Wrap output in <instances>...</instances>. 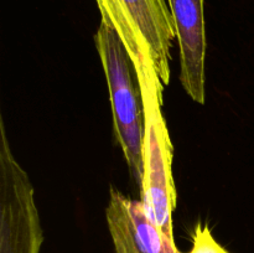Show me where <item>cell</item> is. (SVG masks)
Segmentation results:
<instances>
[{"instance_id": "cell-4", "label": "cell", "mask_w": 254, "mask_h": 253, "mask_svg": "<svg viewBox=\"0 0 254 253\" xmlns=\"http://www.w3.org/2000/svg\"><path fill=\"white\" fill-rule=\"evenodd\" d=\"M42 241L34 188L12 154L0 118V253H40Z\"/></svg>"}, {"instance_id": "cell-3", "label": "cell", "mask_w": 254, "mask_h": 253, "mask_svg": "<svg viewBox=\"0 0 254 253\" xmlns=\"http://www.w3.org/2000/svg\"><path fill=\"white\" fill-rule=\"evenodd\" d=\"M101 19L121 37L131 63L150 61L164 86L170 83L171 47L176 39L166 0H96Z\"/></svg>"}, {"instance_id": "cell-1", "label": "cell", "mask_w": 254, "mask_h": 253, "mask_svg": "<svg viewBox=\"0 0 254 253\" xmlns=\"http://www.w3.org/2000/svg\"><path fill=\"white\" fill-rule=\"evenodd\" d=\"M133 67L140 89L145 126L140 200L150 220L174 240L173 212L178 196L173 178L174 148L161 108L165 86L149 61Z\"/></svg>"}, {"instance_id": "cell-7", "label": "cell", "mask_w": 254, "mask_h": 253, "mask_svg": "<svg viewBox=\"0 0 254 253\" xmlns=\"http://www.w3.org/2000/svg\"><path fill=\"white\" fill-rule=\"evenodd\" d=\"M189 253H231L216 241L207 225L196 223L192 232V248Z\"/></svg>"}, {"instance_id": "cell-6", "label": "cell", "mask_w": 254, "mask_h": 253, "mask_svg": "<svg viewBox=\"0 0 254 253\" xmlns=\"http://www.w3.org/2000/svg\"><path fill=\"white\" fill-rule=\"evenodd\" d=\"M180 50V82L188 96L205 103L206 26L203 0H166Z\"/></svg>"}, {"instance_id": "cell-5", "label": "cell", "mask_w": 254, "mask_h": 253, "mask_svg": "<svg viewBox=\"0 0 254 253\" xmlns=\"http://www.w3.org/2000/svg\"><path fill=\"white\" fill-rule=\"evenodd\" d=\"M106 218L116 253H181L146 213L141 200H133L111 186Z\"/></svg>"}, {"instance_id": "cell-2", "label": "cell", "mask_w": 254, "mask_h": 253, "mask_svg": "<svg viewBox=\"0 0 254 253\" xmlns=\"http://www.w3.org/2000/svg\"><path fill=\"white\" fill-rule=\"evenodd\" d=\"M108 86L113 129L131 178L140 189L143 183L144 111L133 63L116 30L101 19L94 35Z\"/></svg>"}]
</instances>
